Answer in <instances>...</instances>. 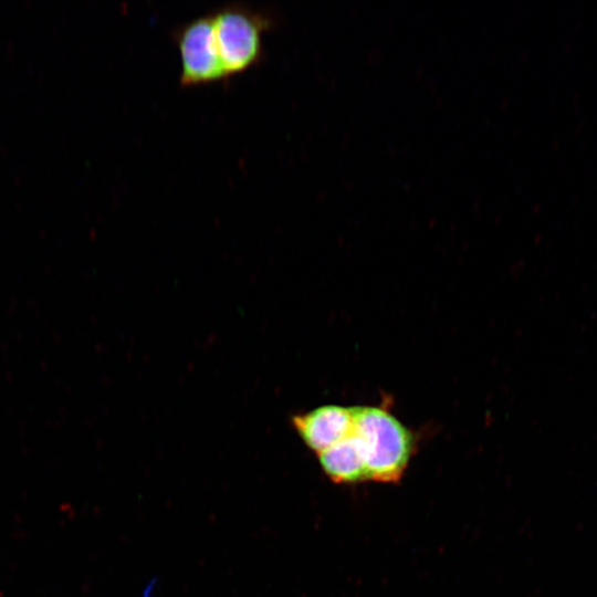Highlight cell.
<instances>
[{
	"mask_svg": "<svg viewBox=\"0 0 597 597\" xmlns=\"http://www.w3.org/2000/svg\"><path fill=\"white\" fill-rule=\"evenodd\" d=\"M209 12L216 48L227 77L263 60V34L276 25L279 19L274 10L232 1Z\"/></svg>",
	"mask_w": 597,
	"mask_h": 597,
	"instance_id": "1",
	"label": "cell"
},
{
	"mask_svg": "<svg viewBox=\"0 0 597 597\" xmlns=\"http://www.w3.org/2000/svg\"><path fill=\"white\" fill-rule=\"evenodd\" d=\"M354 432L367 461L368 481L397 483L415 451V438L387 408L355 407Z\"/></svg>",
	"mask_w": 597,
	"mask_h": 597,
	"instance_id": "2",
	"label": "cell"
},
{
	"mask_svg": "<svg viewBox=\"0 0 597 597\" xmlns=\"http://www.w3.org/2000/svg\"><path fill=\"white\" fill-rule=\"evenodd\" d=\"M172 39L180 56L179 82L182 85L228 78L216 48L210 12L175 28Z\"/></svg>",
	"mask_w": 597,
	"mask_h": 597,
	"instance_id": "3",
	"label": "cell"
},
{
	"mask_svg": "<svg viewBox=\"0 0 597 597\" xmlns=\"http://www.w3.org/2000/svg\"><path fill=\"white\" fill-rule=\"evenodd\" d=\"M317 457L322 470L334 483L356 484L368 481L366 453L354 430Z\"/></svg>",
	"mask_w": 597,
	"mask_h": 597,
	"instance_id": "5",
	"label": "cell"
},
{
	"mask_svg": "<svg viewBox=\"0 0 597 597\" xmlns=\"http://www.w3.org/2000/svg\"><path fill=\"white\" fill-rule=\"evenodd\" d=\"M355 407L326 405L293 417L302 441L317 454L354 430Z\"/></svg>",
	"mask_w": 597,
	"mask_h": 597,
	"instance_id": "4",
	"label": "cell"
}]
</instances>
